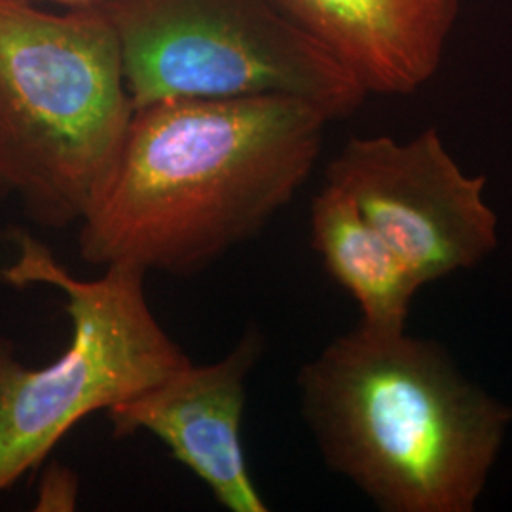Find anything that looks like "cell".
<instances>
[{"label": "cell", "mask_w": 512, "mask_h": 512, "mask_svg": "<svg viewBox=\"0 0 512 512\" xmlns=\"http://www.w3.org/2000/svg\"><path fill=\"white\" fill-rule=\"evenodd\" d=\"M329 116L281 95L162 101L133 110L80 219V256L175 277L258 236L319 160Z\"/></svg>", "instance_id": "1"}, {"label": "cell", "mask_w": 512, "mask_h": 512, "mask_svg": "<svg viewBox=\"0 0 512 512\" xmlns=\"http://www.w3.org/2000/svg\"><path fill=\"white\" fill-rule=\"evenodd\" d=\"M296 385L327 467L384 512L475 511L511 431V406L408 329L357 325Z\"/></svg>", "instance_id": "2"}, {"label": "cell", "mask_w": 512, "mask_h": 512, "mask_svg": "<svg viewBox=\"0 0 512 512\" xmlns=\"http://www.w3.org/2000/svg\"><path fill=\"white\" fill-rule=\"evenodd\" d=\"M133 116L118 38L95 8L0 0V192L44 228L78 224Z\"/></svg>", "instance_id": "3"}, {"label": "cell", "mask_w": 512, "mask_h": 512, "mask_svg": "<svg viewBox=\"0 0 512 512\" xmlns=\"http://www.w3.org/2000/svg\"><path fill=\"white\" fill-rule=\"evenodd\" d=\"M147 274L126 264L78 279L52 251L19 236L4 270L12 285H48L65 294L73 338L54 363H19L0 338V494L54 452L78 421L147 391L190 363L150 308Z\"/></svg>", "instance_id": "4"}, {"label": "cell", "mask_w": 512, "mask_h": 512, "mask_svg": "<svg viewBox=\"0 0 512 512\" xmlns=\"http://www.w3.org/2000/svg\"><path fill=\"white\" fill-rule=\"evenodd\" d=\"M133 110L184 99L281 95L330 120L365 103L355 76L270 0H103Z\"/></svg>", "instance_id": "5"}, {"label": "cell", "mask_w": 512, "mask_h": 512, "mask_svg": "<svg viewBox=\"0 0 512 512\" xmlns=\"http://www.w3.org/2000/svg\"><path fill=\"white\" fill-rule=\"evenodd\" d=\"M325 183L348 194L423 287L476 268L499 247L486 179L456 162L439 129L408 141L353 137Z\"/></svg>", "instance_id": "6"}, {"label": "cell", "mask_w": 512, "mask_h": 512, "mask_svg": "<svg viewBox=\"0 0 512 512\" xmlns=\"http://www.w3.org/2000/svg\"><path fill=\"white\" fill-rule=\"evenodd\" d=\"M262 351V334L249 327L226 357L209 365L190 361L164 382L107 410L114 435L145 431L198 476L224 509L268 512L241 440L247 378Z\"/></svg>", "instance_id": "7"}, {"label": "cell", "mask_w": 512, "mask_h": 512, "mask_svg": "<svg viewBox=\"0 0 512 512\" xmlns=\"http://www.w3.org/2000/svg\"><path fill=\"white\" fill-rule=\"evenodd\" d=\"M334 55L366 95H412L439 73L459 0H270Z\"/></svg>", "instance_id": "8"}, {"label": "cell", "mask_w": 512, "mask_h": 512, "mask_svg": "<svg viewBox=\"0 0 512 512\" xmlns=\"http://www.w3.org/2000/svg\"><path fill=\"white\" fill-rule=\"evenodd\" d=\"M310 236L327 274L355 300L359 325L408 329L412 302L423 285L342 188L325 183L317 192Z\"/></svg>", "instance_id": "9"}, {"label": "cell", "mask_w": 512, "mask_h": 512, "mask_svg": "<svg viewBox=\"0 0 512 512\" xmlns=\"http://www.w3.org/2000/svg\"><path fill=\"white\" fill-rule=\"evenodd\" d=\"M78 499V478L67 467H54L42 482L38 497L40 511H74Z\"/></svg>", "instance_id": "10"}, {"label": "cell", "mask_w": 512, "mask_h": 512, "mask_svg": "<svg viewBox=\"0 0 512 512\" xmlns=\"http://www.w3.org/2000/svg\"><path fill=\"white\" fill-rule=\"evenodd\" d=\"M50 2L63 4V6H67L69 10H73V8H90V6H95V4H99V2H103V0H50Z\"/></svg>", "instance_id": "11"}]
</instances>
